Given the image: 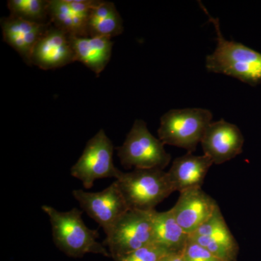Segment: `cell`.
Instances as JSON below:
<instances>
[{"label": "cell", "instance_id": "cell-5", "mask_svg": "<svg viewBox=\"0 0 261 261\" xmlns=\"http://www.w3.org/2000/svg\"><path fill=\"white\" fill-rule=\"evenodd\" d=\"M164 144L154 137L142 120H136L123 145L117 147V154L125 169L164 168L171 161Z\"/></svg>", "mask_w": 261, "mask_h": 261}, {"label": "cell", "instance_id": "cell-7", "mask_svg": "<svg viewBox=\"0 0 261 261\" xmlns=\"http://www.w3.org/2000/svg\"><path fill=\"white\" fill-rule=\"evenodd\" d=\"M153 211L129 209L116 221L102 243L112 258L152 243Z\"/></svg>", "mask_w": 261, "mask_h": 261}, {"label": "cell", "instance_id": "cell-8", "mask_svg": "<svg viewBox=\"0 0 261 261\" xmlns=\"http://www.w3.org/2000/svg\"><path fill=\"white\" fill-rule=\"evenodd\" d=\"M72 195L82 210L103 228L106 235L116 221L129 210L116 181L101 192L75 190Z\"/></svg>", "mask_w": 261, "mask_h": 261}, {"label": "cell", "instance_id": "cell-12", "mask_svg": "<svg viewBox=\"0 0 261 261\" xmlns=\"http://www.w3.org/2000/svg\"><path fill=\"white\" fill-rule=\"evenodd\" d=\"M221 261H236L238 242L228 228L220 207L207 222L190 235Z\"/></svg>", "mask_w": 261, "mask_h": 261}, {"label": "cell", "instance_id": "cell-13", "mask_svg": "<svg viewBox=\"0 0 261 261\" xmlns=\"http://www.w3.org/2000/svg\"><path fill=\"white\" fill-rule=\"evenodd\" d=\"M97 0H49L51 23L70 37H89L91 10Z\"/></svg>", "mask_w": 261, "mask_h": 261}, {"label": "cell", "instance_id": "cell-6", "mask_svg": "<svg viewBox=\"0 0 261 261\" xmlns=\"http://www.w3.org/2000/svg\"><path fill=\"white\" fill-rule=\"evenodd\" d=\"M114 145L100 129L87 142L83 152L70 169L72 176L80 179L84 188H92L94 181L105 178L118 179L123 171L113 163Z\"/></svg>", "mask_w": 261, "mask_h": 261}, {"label": "cell", "instance_id": "cell-21", "mask_svg": "<svg viewBox=\"0 0 261 261\" xmlns=\"http://www.w3.org/2000/svg\"><path fill=\"white\" fill-rule=\"evenodd\" d=\"M182 253L186 261H221L190 237Z\"/></svg>", "mask_w": 261, "mask_h": 261}, {"label": "cell", "instance_id": "cell-20", "mask_svg": "<svg viewBox=\"0 0 261 261\" xmlns=\"http://www.w3.org/2000/svg\"><path fill=\"white\" fill-rule=\"evenodd\" d=\"M169 252L153 243L125 255L113 257L115 261H161Z\"/></svg>", "mask_w": 261, "mask_h": 261}, {"label": "cell", "instance_id": "cell-4", "mask_svg": "<svg viewBox=\"0 0 261 261\" xmlns=\"http://www.w3.org/2000/svg\"><path fill=\"white\" fill-rule=\"evenodd\" d=\"M213 113L204 108H185L168 111L161 118L158 135L164 145L195 152L209 125Z\"/></svg>", "mask_w": 261, "mask_h": 261}, {"label": "cell", "instance_id": "cell-18", "mask_svg": "<svg viewBox=\"0 0 261 261\" xmlns=\"http://www.w3.org/2000/svg\"><path fill=\"white\" fill-rule=\"evenodd\" d=\"M123 30V20L114 3L97 0L89 15V37L111 39L121 34Z\"/></svg>", "mask_w": 261, "mask_h": 261}, {"label": "cell", "instance_id": "cell-15", "mask_svg": "<svg viewBox=\"0 0 261 261\" xmlns=\"http://www.w3.org/2000/svg\"><path fill=\"white\" fill-rule=\"evenodd\" d=\"M214 164L208 156L195 155L187 152L173 161L168 171L174 191L179 192L202 188L206 175Z\"/></svg>", "mask_w": 261, "mask_h": 261}, {"label": "cell", "instance_id": "cell-14", "mask_svg": "<svg viewBox=\"0 0 261 261\" xmlns=\"http://www.w3.org/2000/svg\"><path fill=\"white\" fill-rule=\"evenodd\" d=\"M50 25L32 23L9 15L1 19L3 41L18 53L27 64L32 65L34 48Z\"/></svg>", "mask_w": 261, "mask_h": 261}, {"label": "cell", "instance_id": "cell-16", "mask_svg": "<svg viewBox=\"0 0 261 261\" xmlns=\"http://www.w3.org/2000/svg\"><path fill=\"white\" fill-rule=\"evenodd\" d=\"M70 38L76 61L83 63L99 76L112 56L113 42L111 39L101 37Z\"/></svg>", "mask_w": 261, "mask_h": 261}, {"label": "cell", "instance_id": "cell-19", "mask_svg": "<svg viewBox=\"0 0 261 261\" xmlns=\"http://www.w3.org/2000/svg\"><path fill=\"white\" fill-rule=\"evenodd\" d=\"M10 15L39 24L51 23L49 0H10Z\"/></svg>", "mask_w": 261, "mask_h": 261}, {"label": "cell", "instance_id": "cell-3", "mask_svg": "<svg viewBox=\"0 0 261 261\" xmlns=\"http://www.w3.org/2000/svg\"><path fill=\"white\" fill-rule=\"evenodd\" d=\"M129 209L153 211L174 191L168 172L160 168L122 172L116 180Z\"/></svg>", "mask_w": 261, "mask_h": 261}, {"label": "cell", "instance_id": "cell-9", "mask_svg": "<svg viewBox=\"0 0 261 261\" xmlns=\"http://www.w3.org/2000/svg\"><path fill=\"white\" fill-rule=\"evenodd\" d=\"M245 139L237 125L224 119L212 122L206 129L201 145L204 154L220 165L231 161L243 152Z\"/></svg>", "mask_w": 261, "mask_h": 261}, {"label": "cell", "instance_id": "cell-11", "mask_svg": "<svg viewBox=\"0 0 261 261\" xmlns=\"http://www.w3.org/2000/svg\"><path fill=\"white\" fill-rule=\"evenodd\" d=\"M75 61L71 38L51 23L34 48L32 65L42 70H51Z\"/></svg>", "mask_w": 261, "mask_h": 261}, {"label": "cell", "instance_id": "cell-10", "mask_svg": "<svg viewBox=\"0 0 261 261\" xmlns=\"http://www.w3.org/2000/svg\"><path fill=\"white\" fill-rule=\"evenodd\" d=\"M219 206L202 188L180 192L176 205L171 211L178 224L191 235L214 216Z\"/></svg>", "mask_w": 261, "mask_h": 261}, {"label": "cell", "instance_id": "cell-1", "mask_svg": "<svg viewBox=\"0 0 261 261\" xmlns=\"http://www.w3.org/2000/svg\"><path fill=\"white\" fill-rule=\"evenodd\" d=\"M201 8L214 24L217 46L214 53L206 57L205 67L209 72L233 77L255 87L261 83V53L241 43L228 41L223 36L219 18L209 14L202 3Z\"/></svg>", "mask_w": 261, "mask_h": 261}, {"label": "cell", "instance_id": "cell-2", "mask_svg": "<svg viewBox=\"0 0 261 261\" xmlns=\"http://www.w3.org/2000/svg\"><path fill=\"white\" fill-rule=\"evenodd\" d=\"M51 226L53 242L65 255L71 257H82L88 253L99 254L111 257L103 244L97 241V230L91 229L82 219L83 211L72 208L59 211L49 205H42Z\"/></svg>", "mask_w": 261, "mask_h": 261}, {"label": "cell", "instance_id": "cell-22", "mask_svg": "<svg viewBox=\"0 0 261 261\" xmlns=\"http://www.w3.org/2000/svg\"><path fill=\"white\" fill-rule=\"evenodd\" d=\"M161 261H186L182 252H169Z\"/></svg>", "mask_w": 261, "mask_h": 261}, {"label": "cell", "instance_id": "cell-17", "mask_svg": "<svg viewBox=\"0 0 261 261\" xmlns=\"http://www.w3.org/2000/svg\"><path fill=\"white\" fill-rule=\"evenodd\" d=\"M190 235L178 224L172 211L152 214V243L168 252H183Z\"/></svg>", "mask_w": 261, "mask_h": 261}]
</instances>
